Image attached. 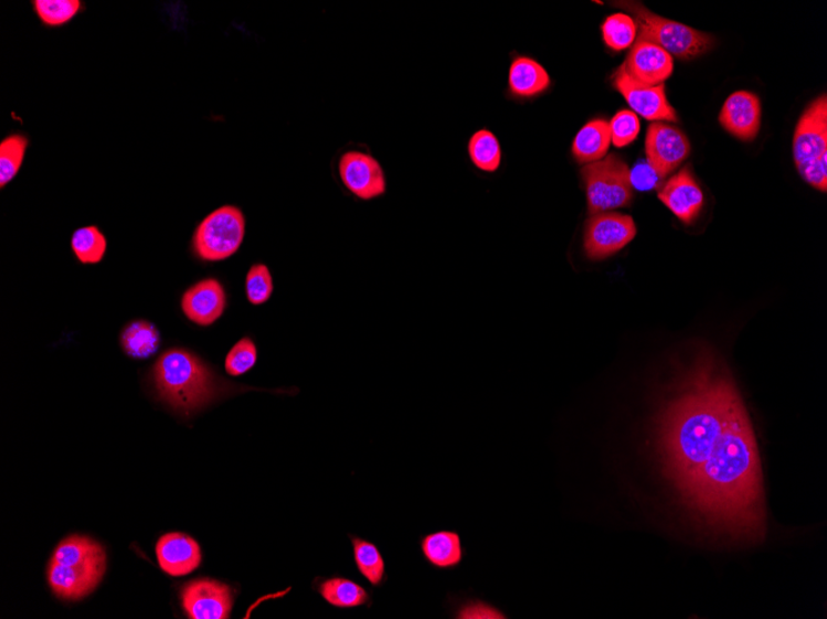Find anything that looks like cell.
Returning a JSON list of instances; mask_svg holds the SVG:
<instances>
[{
	"label": "cell",
	"mask_w": 827,
	"mask_h": 619,
	"mask_svg": "<svg viewBox=\"0 0 827 619\" xmlns=\"http://www.w3.org/2000/svg\"><path fill=\"white\" fill-rule=\"evenodd\" d=\"M633 14L639 38L661 47L678 60H693L714 47V38L702 31L650 12L637 2L613 3Z\"/></svg>",
	"instance_id": "obj_4"
},
{
	"label": "cell",
	"mask_w": 827,
	"mask_h": 619,
	"mask_svg": "<svg viewBox=\"0 0 827 619\" xmlns=\"http://www.w3.org/2000/svg\"><path fill=\"white\" fill-rule=\"evenodd\" d=\"M601 30L604 42L614 51L631 48L639 34L634 19L625 13L609 17L604 20Z\"/></svg>",
	"instance_id": "obj_28"
},
{
	"label": "cell",
	"mask_w": 827,
	"mask_h": 619,
	"mask_svg": "<svg viewBox=\"0 0 827 619\" xmlns=\"http://www.w3.org/2000/svg\"><path fill=\"white\" fill-rule=\"evenodd\" d=\"M469 154L476 167L484 173H496L501 166L502 152L500 143L489 131L477 132L470 138Z\"/></svg>",
	"instance_id": "obj_25"
},
{
	"label": "cell",
	"mask_w": 827,
	"mask_h": 619,
	"mask_svg": "<svg viewBox=\"0 0 827 619\" xmlns=\"http://www.w3.org/2000/svg\"><path fill=\"white\" fill-rule=\"evenodd\" d=\"M82 8L79 0H35L34 10L48 27H61L75 18Z\"/></svg>",
	"instance_id": "obj_29"
},
{
	"label": "cell",
	"mask_w": 827,
	"mask_h": 619,
	"mask_svg": "<svg viewBox=\"0 0 827 619\" xmlns=\"http://www.w3.org/2000/svg\"><path fill=\"white\" fill-rule=\"evenodd\" d=\"M612 144L624 147L632 144L639 137L641 123L639 115L632 111H620L610 122Z\"/></svg>",
	"instance_id": "obj_32"
},
{
	"label": "cell",
	"mask_w": 827,
	"mask_h": 619,
	"mask_svg": "<svg viewBox=\"0 0 827 619\" xmlns=\"http://www.w3.org/2000/svg\"><path fill=\"white\" fill-rule=\"evenodd\" d=\"M549 85L548 72L532 59L518 58L509 69V90L517 97H534V95L545 92Z\"/></svg>",
	"instance_id": "obj_21"
},
{
	"label": "cell",
	"mask_w": 827,
	"mask_h": 619,
	"mask_svg": "<svg viewBox=\"0 0 827 619\" xmlns=\"http://www.w3.org/2000/svg\"><path fill=\"white\" fill-rule=\"evenodd\" d=\"M612 84L625 101L630 104L633 113L640 114L650 122L677 123L678 117L672 104L667 102L665 84L651 85L634 81L622 65L613 74Z\"/></svg>",
	"instance_id": "obj_9"
},
{
	"label": "cell",
	"mask_w": 827,
	"mask_h": 619,
	"mask_svg": "<svg viewBox=\"0 0 827 619\" xmlns=\"http://www.w3.org/2000/svg\"><path fill=\"white\" fill-rule=\"evenodd\" d=\"M423 558L433 568L449 570L459 568L464 559V548L459 533L440 530L421 539Z\"/></svg>",
	"instance_id": "obj_19"
},
{
	"label": "cell",
	"mask_w": 827,
	"mask_h": 619,
	"mask_svg": "<svg viewBox=\"0 0 827 619\" xmlns=\"http://www.w3.org/2000/svg\"><path fill=\"white\" fill-rule=\"evenodd\" d=\"M28 145V137L21 134L9 135L0 143V187L4 188L17 177Z\"/></svg>",
	"instance_id": "obj_24"
},
{
	"label": "cell",
	"mask_w": 827,
	"mask_h": 619,
	"mask_svg": "<svg viewBox=\"0 0 827 619\" xmlns=\"http://www.w3.org/2000/svg\"><path fill=\"white\" fill-rule=\"evenodd\" d=\"M245 235L246 218L242 210L224 206L200 223L194 234V250L201 260L224 261L239 250Z\"/></svg>",
	"instance_id": "obj_6"
},
{
	"label": "cell",
	"mask_w": 827,
	"mask_h": 619,
	"mask_svg": "<svg viewBox=\"0 0 827 619\" xmlns=\"http://www.w3.org/2000/svg\"><path fill=\"white\" fill-rule=\"evenodd\" d=\"M354 554L357 568L374 586L386 581V563L375 544L359 538H353Z\"/></svg>",
	"instance_id": "obj_26"
},
{
	"label": "cell",
	"mask_w": 827,
	"mask_h": 619,
	"mask_svg": "<svg viewBox=\"0 0 827 619\" xmlns=\"http://www.w3.org/2000/svg\"><path fill=\"white\" fill-rule=\"evenodd\" d=\"M691 151V143L682 131L662 122L650 125L645 136L646 162L660 179L674 173Z\"/></svg>",
	"instance_id": "obj_8"
},
{
	"label": "cell",
	"mask_w": 827,
	"mask_h": 619,
	"mask_svg": "<svg viewBox=\"0 0 827 619\" xmlns=\"http://www.w3.org/2000/svg\"><path fill=\"white\" fill-rule=\"evenodd\" d=\"M635 234L637 228L632 217L616 212L599 213L586 223L583 247L589 259H608L627 247Z\"/></svg>",
	"instance_id": "obj_7"
},
{
	"label": "cell",
	"mask_w": 827,
	"mask_h": 619,
	"mask_svg": "<svg viewBox=\"0 0 827 619\" xmlns=\"http://www.w3.org/2000/svg\"><path fill=\"white\" fill-rule=\"evenodd\" d=\"M658 197L685 224L693 223L704 207L703 190L687 167L667 180Z\"/></svg>",
	"instance_id": "obj_15"
},
{
	"label": "cell",
	"mask_w": 827,
	"mask_h": 619,
	"mask_svg": "<svg viewBox=\"0 0 827 619\" xmlns=\"http://www.w3.org/2000/svg\"><path fill=\"white\" fill-rule=\"evenodd\" d=\"M324 599L336 607L351 608L366 605L369 595L363 586L347 579H331L321 585Z\"/></svg>",
	"instance_id": "obj_27"
},
{
	"label": "cell",
	"mask_w": 827,
	"mask_h": 619,
	"mask_svg": "<svg viewBox=\"0 0 827 619\" xmlns=\"http://www.w3.org/2000/svg\"><path fill=\"white\" fill-rule=\"evenodd\" d=\"M108 239L98 227H84L72 235L71 248L83 265L99 264L108 252Z\"/></svg>",
	"instance_id": "obj_23"
},
{
	"label": "cell",
	"mask_w": 827,
	"mask_h": 619,
	"mask_svg": "<svg viewBox=\"0 0 827 619\" xmlns=\"http://www.w3.org/2000/svg\"><path fill=\"white\" fill-rule=\"evenodd\" d=\"M590 216L629 207L633 199L631 169L617 155L588 164L581 171Z\"/></svg>",
	"instance_id": "obj_5"
},
{
	"label": "cell",
	"mask_w": 827,
	"mask_h": 619,
	"mask_svg": "<svg viewBox=\"0 0 827 619\" xmlns=\"http://www.w3.org/2000/svg\"><path fill=\"white\" fill-rule=\"evenodd\" d=\"M459 619H508V615L504 613L500 607L482 600V599H470L462 603L459 611L456 612V617Z\"/></svg>",
	"instance_id": "obj_33"
},
{
	"label": "cell",
	"mask_w": 827,
	"mask_h": 619,
	"mask_svg": "<svg viewBox=\"0 0 827 619\" xmlns=\"http://www.w3.org/2000/svg\"><path fill=\"white\" fill-rule=\"evenodd\" d=\"M623 66L634 81L654 87L672 76L674 61L673 56L661 47L639 38L632 45Z\"/></svg>",
	"instance_id": "obj_12"
},
{
	"label": "cell",
	"mask_w": 827,
	"mask_h": 619,
	"mask_svg": "<svg viewBox=\"0 0 827 619\" xmlns=\"http://www.w3.org/2000/svg\"><path fill=\"white\" fill-rule=\"evenodd\" d=\"M660 450L666 477L706 527L737 540L765 536L756 436L734 382L712 362H700L667 403Z\"/></svg>",
	"instance_id": "obj_1"
},
{
	"label": "cell",
	"mask_w": 827,
	"mask_h": 619,
	"mask_svg": "<svg viewBox=\"0 0 827 619\" xmlns=\"http://www.w3.org/2000/svg\"><path fill=\"white\" fill-rule=\"evenodd\" d=\"M257 347L249 338H243L231 349L225 361L226 371L231 376L245 375L256 365Z\"/></svg>",
	"instance_id": "obj_31"
},
{
	"label": "cell",
	"mask_w": 827,
	"mask_h": 619,
	"mask_svg": "<svg viewBox=\"0 0 827 619\" xmlns=\"http://www.w3.org/2000/svg\"><path fill=\"white\" fill-rule=\"evenodd\" d=\"M105 571L71 568L51 560L48 581L51 590L62 600L78 601L90 595L101 582Z\"/></svg>",
	"instance_id": "obj_17"
},
{
	"label": "cell",
	"mask_w": 827,
	"mask_h": 619,
	"mask_svg": "<svg viewBox=\"0 0 827 619\" xmlns=\"http://www.w3.org/2000/svg\"><path fill=\"white\" fill-rule=\"evenodd\" d=\"M155 389L165 403L185 415L214 400L215 376L203 360L184 349H172L157 359L153 370Z\"/></svg>",
	"instance_id": "obj_2"
},
{
	"label": "cell",
	"mask_w": 827,
	"mask_h": 619,
	"mask_svg": "<svg viewBox=\"0 0 827 619\" xmlns=\"http://www.w3.org/2000/svg\"><path fill=\"white\" fill-rule=\"evenodd\" d=\"M156 557L164 572L174 578L195 571L201 564L198 544L183 533H169L156 544Z\"/></svg>",
	"instance_id": "obj_16"
},
{
	"label": "cell",
	"mask_w": 827,
	"mask_h": 619,
	"mask_svg": "<svg viewBox=\"0 0 827 619\" xmlns=\"http://www.w3.org/2000/svg\"><path fill=\"white\" fill-rule=\"evenodd\" d=\"M338 173L345 187L359 199L369 200L386 194L385 171L377 159L368 154H344L339 158Z\"/></svg>",
	"instance_id": "obj_10"
},
{
	"label": "cell",
	"mask_w": 827,
	"mask_h": 619,
	"mask_svg": "<svg viewBox=\"0 0 827 619\" xmlns=\"http://www.w3.org/2000/svg\"><path fill=\"white\" fill-rule=\"evenodd\" d=\"M121 343L125 354L130 358L150 359L161 347V333L146 320H135L124 328Z\"/></svg>",
	"instance_id": "obj_22"
},
{
	"label": "cell",
	"mask_w": 827,
	"mask_h": 619,
	"mask_svg": "<svg viewBox=\"0 0 827 619\" xmlns=\"http://www.w3.org/2000/svg\"><path fill=\"white\" fill-rule=\"evenodd\" d=\"M71 568L105 571V551L101 544L88 537L72 536L63 539L52 555V559Z\"/></svg>",
	"instance_id": "obj_18"
},
{
	"label": "cell",
	"mask_w": 827,
	"mask_h": 619,
	"mask_svg": "<svg viewBox=\"0 0 827 619\" xmlns=\"http://www.w3.org/2000/svg\"><path fill=\"white\" fill-rule=\"evenodd\" d=\"M611 144L610 122L591 121L578 133L572 144V155L583 165L596 163L608 155Z\"/></svg>",
	"instance_id": "obj_20"
},
{
	"label": "cell",
	"mask_w": 827,
	"mask_h": 619,
	"mask_svg": "<svg viewBox=\"0 0 827 619\" xmlns=\"http://www.w3.org/2000/svg\"><path fill=\"white\" fill-rule=\"evenodd\" d=\"M182 307L191 322L201 327L214 324L226 309L225 288L215 279L200 281L184 293Z\"/></svg>",
	"instance_id": "obj_14"
},
{
	"label": "cell",
	"mask_w": 827,
	"mask_h": 619,
	"mask_svg": "<svg viewBox=\"0 0 827 619\" xmlns=\"http://www.w3.org/2000/svg\"><path fill=\"white\" fill-rule=\"evenodd\" d=\"M795 166L805 183L827 189V97L815 100L800 116L793 138Z\"/></svg>",
	"instance_id": "obj_3"
},
{
	"label": "cell",
	"mask_w": 827,
	"mask_h": 619,
	"mask_svg": "<svg viewBox=\"0 0 827 619\" xmlns=\"http://www.w3.org/2000/svg\"><path fill=\"white\" fill-rule=\"evenodd\" d=\"M273 290V277L268 266L264 264L253 265L246 279L248 301L254 306L264 305L269 301Z\"/></svg>",
	"instance_id": "obj_30"
},
{
	"label": "cell",
	"mask_w": 827,
	"mask_h": 619,
	"mask_svg": "<svg viewBox=\"0 0 827 619\" xmlns=\"http://www.w3.org/2000/svg\"><path fill=\"white\" fill-rule=\"evenodd\" d=\"M762 109L758 95L738 91L731 94L721 110L718 121L739 141L752 142L760 130Z\"/></svg>",
	"instance_id": "obj_13"
},
{
	"label": "cell",
	"mask_w": 827,
	"mask_h": 619,
	"mask_svg": "<svg viewBox=\"0 0 827 619\" xmlns=\"http://www.w3.org/2000/svg\"><path fill=\"white\" fill-rule=\"evenodd\" d=\"M182 601L188 618L227 619L233 607V595L225 584L198 579L184 586Z\"/></svg>",
	"instance_id": "obj_11"
}]
</instances>
